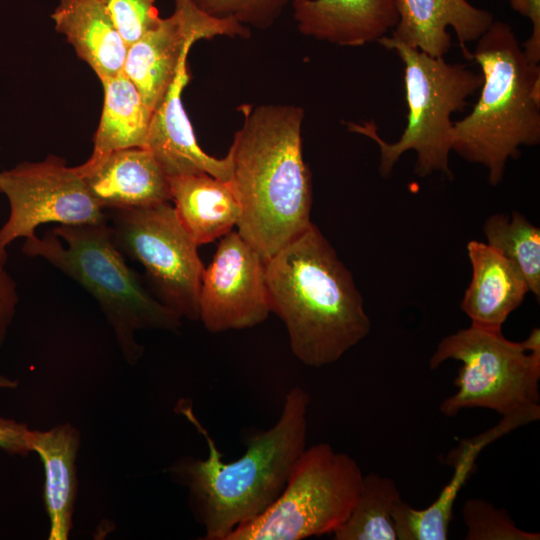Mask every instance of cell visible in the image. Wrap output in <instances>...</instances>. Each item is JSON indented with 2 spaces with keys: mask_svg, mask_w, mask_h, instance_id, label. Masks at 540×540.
<instances>
[{
  "mask_svg": "<svg viewBox=\"0 0 540 540\" xmlns=\"http://www.w3.org/2000/svg\"><path fill=\"white\" fill-rule=\"evenodd\" d=\"M309 403L308 393L293 387L277 422L252 436L242 456L225 462L190 402H178L176 410L202 435L209 452L206 459L179 458L169 473L186 488L190 510L204 529V540H226L278 498L306 448Z\"/></svg>",
  "mask_w": 540,
  "mask_h": 540,
  "instance_id": "cell-1",
  "label": "cell"
},
{
  "mask_svg": "<svg viewBox=\"0 0 540 540\" xmlns=\"http://www.w3.org/2000/svg\"><path fill=\"white\" fill-rule=\"evenodd\" d=\"M243 124L229 148L231 183L242 214L237 232L265 259L311 225V173L303 160L304 110L240 107Z\"/></svg>",
  "mask_w": 540,
  "mask_h": 540,
  "instance_id": "cell-2",
  "label": "cell"
},
{
  "mask_svg": "<svg viewBox=\"0 0 540 540\" xmlns=\"http://www.w3.org/2000/svg\"><path fill=\"white\" fill-rule=\"evenodd\" d=\"M265 278L270 311L283 321L303 364H332L369 334L351 272L313 223L265 259Z\"/></svg>",
  "mask_w": 540,
  "mask_h": 540,
  "instance_id": "cell-3",
  "label": "cell"
},
{
  "mask_svg": "<svg viewBox=\"0 0 540 540\" xmlns=\"http://www.w3.org/2000/svg\"><path fill=\"white\" fill-rule=\"evenodd\" d=\"M476 41L471 59L481 69L480 95L471 112L453 122L452 151L482 165L496 186L521 147L540 143V67L505 22L494 20Z\"/></svg>",
  "mask_w": 540,
  "mask_h": 540,
  "instance_id": "cell-4",
  "label": "cell"
},
{
  "mask_svg": "<svg viewBox=\"0 0 540 540\" xmlns=\"http://www.w3.org/2000/svg\"><path fill=\"white\" fill-rule=\"evenodd\" d=\"M25 255L39 257L77 282L99 304L129 364L142 356L141 330L177 331L182 318L144 285L123 258L106 221L59 225L26 239Z\"/></svg>",
  "mask_w": 540,
  "mask_h": 540,
  "instance_id": "cell-5",
  "label": "cell"
},
{
  "mask_svg": "<svg viewBox=\"0 0 540 540\" xmlns=\"http://www.w3.org/2000/svg\"><path fill=\"white\" fill-rule=\"evenodd\" d=\"M378 43L394 51L404 64V87L408 114L406 127L393 143L385 141L374 122L347 123L351 132L373 140L380 150L379 172L390 175L407 151L416 153L415 174L420 177L439 172L451 178V116L462 111L467 99L480 89L482 75L460 63H448L400 43L390 36Z\"/></svg>",
  "mask_w": 540,
  "mask_h": 540,
  "instance_id": "cell-6",
  "label": "cell"
},
{
  "mask_svg": "<svg viewBox=\"0 0 540 540\" xmlns=\"http://www.w3.org/2000/svg\"><path fill=\"white\" fill-rule=\"evenodd\" d=\"M460 361L454 385L440 411L449 417L467 408H485L509 416L540 414V352L506 339L502 331L470 325L444 337L429 360L430 369Z\"/></svg>",
  "mask_w": 540,
  "mask_h": 540,
  "instance_id": "cell-7",
  "label": "cell"
},
{
  "mask_svg": "<svg viewBox=\"0 0 540 540\" xmlns=\"http://www.w3.org/2000/svg\"><path fill=\"white\" fill-rule=\"evenodd\" d=\"M363 477L356 460L331 445L305 448L273 504L226 540H302L333 534L349 517Z\"/></svg>",
  "mask_w": 540,
  "mask_h": 540,
  "instance_id": "cell-8",
  "label": "cell"
},
{
  "mask_svg": "<svg viewBox=\"0 0 540 540\" xmlns=\"http://www.w3.org/2000/svg\"><path fill=\"white\" fill-rule=\"evenodd\" d=\"M111 231L118 249L140 263L155 296L180 318L199 320L204 265L198 244L170 202L112 210Z\"/></svg>",
  "mask_w": 540,
  "mask_h": 540,
  "instance_id": "cell-9",
  "label": "cell"
},
{
  "mask_svg": "<svg viewBox=\"0 0 540 540\" xmlns=\"http://www.w3.org/2000/svg\"><path fill=\"white\" fill-rule=\"evenodd\" d=\"M0 192L9 203L8 218L0 228V248L19 238H34L42 224L84 225L107 220L77 166L69 167L55 155L0 172Z\"/></svg>",
  "mask_w": 540,
  "mask_h": 540,
  "instance_id": "cell-10",
  "label": "cell"
},
{
  "mask_svg": "<svg viewBox=\"0 0 540 540\" xmlns=\"http://www.w3.org/2000/svg\"><path fill=\"white\" fill-rule=\"evenodd\" d=\"M173 13L128 47L123 68L153 112L172 85L191 46L216 36L247 38L248 27L233 19L213 17L194 0H174Z\"/></svg>",
  "mask_w": 540,
  "mask_h": 540,
  "instance_id": "cell-11",
  "label": "cell"
},
{
  "mask_svg": "<svg viewBox=\"0 0 540 540\" xmlns=\"http://www.w3.org/2000/svg\"><path fill=\"white\" fill-rule=\"evenodd\" d=\"M265 258L237 231L221 237L204 268L199 320L213 333L254 327L270 313Z\"/></svg>",
  "mask_w": 540,
  "mask_h": 540,
  "instance_id": "cell-12",
  "label": "cell"
},
{
  "mask_svg": "<svg viewBox=\"0 0 540 540\" xmlns=\"http://www.w3.org/2000/svg\"><path fill=\"white\" fill-rule=\"evenodd\" d=\"M540 418L536 413H518L502 416L500 422L490 429L460 442L449 455V465L454 468L450 481L438 497L426 508L415 509L402 499L392 511L398 540H446L448 539L453 506L463 486L474 471L476 460L490 443Z\"/></svg>",
  "mask_w": 540,
  "mask_h": 540,
  "instance_id": "cell-13",
  "label": "cell"
},
{
  "mask_svg": "<svg viewBox=\"0 0 540 540\" xmlns=\"http://www.w3.org/2000/svg\"><path fill=\"white\" fill-rule=\"evenodd\" d=\"M398 21L390 36L433 57H444L451 47L448 29L455 32L463 54L494 21L490 11L467 0H395Z\"/></svg>",
  "mask_w": 540,
  "mask_h": 540,
  "instance_id": "cell-14",
  "label": "cell"
},
{
  "mask_svg": "<svg viewBox=\"0 0 540 540\" xmlns=\"http://www.w3.org/2000/svg\"><path fill=\"white\" fill-rule=\"evenodd\" d=\"M189 78L186 59L164 99L152 113L146 147L168 177L207 173L231 181L229 153L218 159L205 153L197 143L181 97Z\"/></svg>",
  "mask_w": 540,
  "mask_h": 540,
  "instance_id": "cell-15",
  "label": "cell"
},
{
  "mask_svg": "<svg viewBox=\"0 0 540 540\" xmlns=\"http://www.w3.org/2000/svg\"><path fill=\"white\" fill-rule=\"evenodd\" d=\"M77 169L102 209H136L171 201L169 177L147 147L116 150L92 167Z\"/></svg>",
  "mask_w": 540,
  "mask_h": 540,
  "instance_id": "cell-16",
  "label": "cell"
},
{
  "mask_svg": "<svg viewBox=\"0 0 540 540\" xmlns=\"http://www.w3.org/2000/svg\"><path fill=\"white\" fill-rule=\"evenodd\" d=\"M298 30L339 46L378 42L398 21L395 0H294Z\"/></svg>",
  "mask_w": 540,
  "mask_h": 540,
  "instance_id": "cell-17",
  "label": "cell"
},
{
  "mask_svg": "<svg viewBox=\"0 0 540 540\" xmlns=\"http://www.w3.org/2000/svg\"><path fill=\"white\" fill-rule=\"evenodd\" d=\"M467 252L472 277L461 309L471 325L502 331L508 316L529 292L528 285L517 267L487 243L471 240Z\"/></svg>",
  "mask_w": 540,
  "mask_h": 540,
  "instance_id": "cell-18",
  "label": "cell"
},
{
  "mask_svg": "<svg viewBox=\"0 0 540 540\" xmlns=\"http://www.w3.org/2000/svg\"><path fill=\"white\" fill-rule=\"evenodd\" d=\"M26 440L30 452L39 455L44 468L43 499L50 522L48 539L67 540L77 498L80 433L65 423L45 431L29 429Z\"/></svg>",
  "mask_w": 540,
  "mask_h": 540,
  "instance_id": "cell-19",
  "label": "cell"
},
{
  "mask_svg": "<svg viewBox=\"0 0 540 540\" xmlns=\"http://www.w3.org/2000/svg\"><path fill=\"white\" fill-rule=\"evenodd\" d=\"M51 18L100 81L123 71L128 47L101 0H59Z\"/></svg>",
  "mask_w": 540,
  "mask_h": 540,
  "instance_id": "cell-20",
  "label": "cell"
},
{
  "mask_svg": "<svg viewBox=\"0 0 540 540\" xmlns=\"http://www.w3.org/2000/svg\"><path fill=\"white\" fill-rule=\"evenodd\" d=\"M176 214L194 241L205 244L237 226L242 207L231 181L207 173L169 177Z\"/></svg>",
  "mask_w": 540,
  "mask_h": 540,
  "instance_id": "cell-21",
  "label": "cell"
},
{
  "mask_svg": "<svg viewBox=\"0 0 540 540\" xmlns=\"http://www.w3.org/2000/svg\"><path fill=\"white\" fill-rule=\"evenodd\" d=\"M104 104L93 151L80 166L89 168L113 151L146 147L152 111L144 103L135 84L122 71L101 81Z\"/></svg>",
  "mask_w": 540,
  "mask_h": 540,
  "instance_id": "cell-22",
  "label": "cell"
},
{
  "mask_svg": "<svg viewBox=\"0 0 540 540\" xmlns=\"http://www.w3.org/2000/svg\"><path fill=\"white\" fill-rule=\"evenodd\" d=\"M401 500L391 478L364 475L358 499L347 520L333 533L335 540H397L392 511Z\"/></svg>",
  "mask_w": 540,
  "mask_h": 540,
  "instance_id": "cell-23",
  "label": "cell"
},
{
  "mask_svg": "<svg viewBox=\"0 0 540 540\" xmlns=\"http://www.w3.org/2000/svg\"><path fill=\"white\" fill-rule=\"evenodd\" d=\"M483 229L487 244L517 267L539 301L540 229L516 211L491 215Z\"/></svg>",
  "mask_w": 540,
  "mask_h": 540,
  "instance_id": "cell-24",
  "label": "cell"
},
{
  "mask_svg": "<svg viewBox=\"0 0 540 540\" xmlns=\"http://www.w3.org/2000/svg\"><path fill=\"white\" fill-rule=\"evenodd\" d=\"M467 528L466 540H539L538 532L516 526L504 509H498L483 499H468L462 507Z\"/></svg>",
  "mask_w": 540,
  "mask_h": 540,
  "instance_id": "cell-25",
  "label": "cell"
},
{
  "mask_svg": "<svg viewBox=\"0 0 540 540\" xmlns=\"http://www.w3.org/2000/svg\"><path fill=\"white\" fill-rule=\"evenodd\" d=\"M205 13L246 27L269 28L294 0H194Z\"/></svg>",
  "mask_w": 540,
  "mask_h": 540,
  "instance_id": "cell-26",
  "label": "cell"
},
{
  "mask_svg": "<svg viewBox=\"0 0 540 540\" xmlns=\"http://www.w3.org/2000/svg\"><path fill=\"white\" fill-rule=\"evenodd\" d=\"M127 47L161 21L155 0H101Z\"/></svg>",
  "mask_w": 540,
  "mask_h": 540,
  "instance_id": "cell-27",
  "label": "cell"
},
{
  "mask_svg": "<svg viewBox=\"0 0 540 540\" xmlns=\"http://www.w3.org/2000/svg\"><path fill=\"white\" fill-rule=\"evenodd\" d=\"M7 258L6 248H0V348L5 342L19 303L16 282L7 270Z\"/></svg>",
  "mask_w": 540,
  "mask_h": 540,
  "instance_id": "cell-28",
  "label": "cell"
},
{
  "mask_svg": "<svg viewBox=\"0 0 540 540\" xmlns=\"http://www.w3.org/2000/svg\"><path fill=\"white\" fill-rule=\"evenodd\" d=\"M510 7L530 20L532 32L522 44L526 58L534 64L540 62V0H507Z\"/></svg>",
  "mask_w": 540,
  "mask_h": 540,
  "instance_id": "cell-29",
  "label": "cell"
},
{
  "mask_svg": "<svg viewBox=\"0 0 540 540\" xmlns=\"http://www.w3.org/2000/svg\"><path fill=\"white\" fill-rule=\"evenodd\" d=\"M28 430L26 424L0 415V449L10 455L30 454L26 440Z\"/></svg>",
  "mask_w": 540,
  "mask_h": 540,
  "instance_id": "cell-30",
  "label": "cell"
},
{
  "mask_svg": "<svg viewBox=\"0 0 540 540\" xmlns=\"http://www.w3.org/2000/svg\"><path fill=\"white\" fill-rule=\"evenodd\" d=\"M18 386V382L14 379H11L2 373H0V391L14 389Z\"/></svg>",
  "mask_w": 540,
  "mask_h": 540,
  "instance_id": "cell-31",
  "label": "cell"
}]
</instances>
